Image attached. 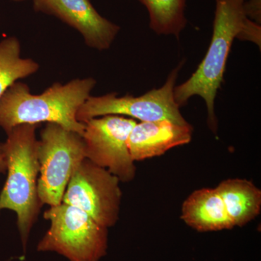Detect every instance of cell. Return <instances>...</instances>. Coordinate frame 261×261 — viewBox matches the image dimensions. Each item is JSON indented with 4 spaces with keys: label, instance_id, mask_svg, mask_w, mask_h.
I'll use <instances>...</instances> for the list:
<instances>
[{
    "label": "cell",
    "instance_id": "52a82bcc",
    "mask_svg": "<svg viewBox=\"0 0 261 261\" xmlns=\"http://www.w3.org/2000/svg\"><path fill=\"white\" fill-rule=\"evenodd\" d=\"M120 182L108 170L85 159L72 175L62 202L78 207L104 227H112L119 219Z\"/></svg>",
    "mask_w": 261,
    "mask_h": 261
},
{
    "label": "cell",
    "instance_id": "7a4b0ae2",
    "mask_svg": "<svg viewBox=\"0 0 261 261\" xmlns=\"http://www.w3.org/2000/svg\"><path fill=\"white\" fill-rule=\"evenodd\" d=\"M37 126H15L7 134L5 143L1 144L8 176L0 193V212L7 209L16 214L17 226L25 251L31 230L42 206L37 190L39 174L36 137Z\"/></svg>",
    "mask_w": 261,
    "mask_h": 261
},
{
    "label": "cell",
    "instance_id": "3957f363",
    "mask_svg": "<svg viewBox=\"0 0 261 261\" xmlns=\"http://www.w3.org/2000/svg\"><path fill=\"white\" fill-rule=\"evenodd\" d=\"M216 11L212 39L205 58L195 73L185 83L174 88V99L179 107L185 106L193 96L205 100L207 124L216 134L218 121L215 114V99L224 81L228 55L235 38L243 32L247 16L245 0H215Z\"/></svg>",
    "mask_w": 261,
    "mask_h": 261
},
{
    "label": "cell",
    "instance_id": "8fae6325",
    "mask_svg": "<svg viewBox=\"0 0 261 261\" xmlns=\"http://www.w3.org/2000/svg\"><path fill=\"white\" fill-rule=\"evenodd\" d=\"M181 219L200 232L234 227L216 188L195 190L184 202Z\"/></svg>",
    "mask_w": 261,
    "mask_h": 261
},
{
    "label": "cell",
    "instance_id": "e0dca14e",
    "mask_svg": "<svg viewBox=\"0 0 261 261\" xmlns=\"http://www.w3.org/2000/svg\"><path fill=\"white\" fill-rule=\"evenodd\" d=\"M13 1H15V2H21V1H24V0H13Z\"/></svg>",
    "mask_w": 261,
    "mask_h": 261
},
{
    "label": "cell",
    "instance_id": "8992f818",
    "mask_svg": "<svg viewBox=\"0 0 261 261\" xmlns=\"http://www.w3.org/2000/svg\"><path fill=\"white\" fill-rule=\"evenodd\" d=\"M184 61L168 75L166 83L140 97L126 95L118 97L116 92L89 97L76 113L79 121L108 115L129 116L141 122L168 121L181 126H190L180 113L179 106L174 99L175 84Z\"/></svg>",
    "mask_w": 261,
    "mask_h": 261
},
{
    "label": "cell",
    "instance_id": "5bb4252c",
    "mask_svg": "<svg viewBox=\"0 0 261 261\" xmlns=\"http://www.w3.org/2000/svg\"><path fill=\"white\" fill-rule=\"evenodd\" d=\"M148 11L149 27L158 35L179 37L185 28L186 0H139Z\"/></svg>",
    "mask_w": 261,
    "mask_h": 261
},
{
    "label": "cell",
    "instance_id": "9c48e42d",
    "mask_svg": "<svg viewBox=\"0 0 261 261\" xmlns=\"http://www.w3.org/2000/svg\"><path fill=\"white\" fill-rule=\"evenodd\" d=\"M34 8L75 29L88 47L98 50L109 49L121 29L99 15L90 0H34Z\"/></svg>",
    "mask_w": 261,
    "mask_h": 261
},
{
    "label": "cell",
    "instance_id": "2e32d148",
    "mask_svg": "<svg viewBox=\"0 0 261 261\" xmlns=\"http://www.w3.org/2000/svg\"><path fill=\"white\" fill-rule=\"evenodd\" d=\"M7 171L6 161H5V154L3 152L2 146L0 145V174L5 173Z\"/></svg>",
    "mask_w": 261,
    "mask_h": 261
},
{
    "label": "cell",
    "instance_id": "5b68a950",
    "mask_svg": "<svg viewBox=\"0 0 261 261\" xmlns=\"http://www.w3.org/2000/svg\"><path fill=\"white\" fill-rule=\"evenodd\" d=\"M39 174L37 190L42 205L62 203L72 175L86 159L82 136L54 123H47L38 140Z\"/></svg>",
    "mask_w": 261,
    "mask_h": 261
},
{
    "label": "cell",
    "instance_id": "9a60e30c",
    "mask_svg": "<svg viewBox=\"0 0 261 261\" xmlns=\"http://www.w3.org/2000/svg\"><path fill=\"white\" fill-rule=\"evenodd\" d=\"M243 6L247 18L260 24L261 0H245Z\"/></svg>",
    "mask_w": 261,
    "mask_h": 261
},
{
    "label": "cell",
    "instance_id": "30bf717a",
    "mask_svg": "<svg viewBox=\"0 0 261 261\" xmlns=\"http://www.w3.org/2000/svg\"><path fill=\"white\" fill-rule=\"evenodd\" d=\"M193 128L168 121L141 122L132 128L127 145L134 161L158 157L173 147L187 145Z\"/></svg>",
    "mask_w": 261,
    "mask_h": 261
},
{
    "label": "cell",
    "instance_id": "277c9868",
    "mask_svg": "<svg viewBox=\"0 0 261 261\" xmlns=\"http://www.w3.org/2000/svg\"><path fill=\"white\" fill-rule=\"evenodd\" d=\"M50 227L38 244L40 252H56L70 261H99L107 254L108 228L74 206H51L44 214Z\"/></svg>",
    "mask_w": 261,
    "mask_h": 261
},
{
    "label": "cell",
    "instance_id": "ba28073f",
    "mask_svg": "<svg viewBox=\"0 0 261 261\" xmlns=\"http://www.w3.org/2000/svg\"><path fill=\"white\" fill-rule=\"evenodd\" d=\"M82 135L86 159L108 170L120 181L129 182L137 168L127 141L137 122L133 118L108 115L84 121Z\"/></svg>",
    "mask_w": 261,
    "mask_h": 261
},
{
    "label": "cell",
    "instance_id": "6da1fadb",
    "mask_svg": "<svg viewBox=\"0 0 261 261\" xmlns=\"http://www.w3.org/2000/svg\"><path fill=\"white\" fill-rule=\"evenodd\" d=\"M96 83L92 78L76 79L34 95L27 84L15 82L0 98V127L8 134L19 125L54 123L82 136L85 125L77 120V111Z\"/></svg>",
    "mask_w": 261,
    "mask_h": 261
},
{
    "label": "cell",
    "instance_id": "4fadbf2b",
    "mask_svg": "<svg viewBox=\"0 0 261 261\" xmlns=\"http://www.w3.org/2000/svg\"><path fill=\"white\" fill-rule=\"evenodd\" d=\"M17 38H6L0 42V98L15 82L38 71L39 65L31 58H22Z\"/></svg>",
    "mask_w": 261,
    "mask_h": 261
},
{
    "label": "cell",
    "instance_id": "7c38bea8",
    "mask_svg": "<svg viewBox=\"0 0 261 261\" xmlns=\"http://www.w3.org/2000/svg\"><path fill=\"white\" fill-rule=\"evenodd\" d=\"M233 226H245L261 210V191L252 181L242 178L224 180L216 187Z\"/></svg>",
    "mask_w": 261,
    "mask_h": 261
}]
</instances>
